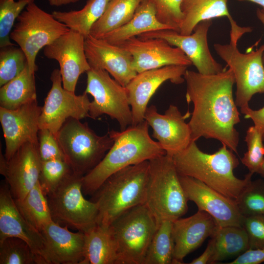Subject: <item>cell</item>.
<instances>
[{"label":"cell","mask_w":264,"mask_h":264,"mask_svg":"<svg viewBox=\"0 0 264 264\" xmlns=\"http://www.w3.org/2000/svg\"><path fill=\"white\" fill-rule=\"evenodd\" d=\"M149 161L131 165L110 176L91 195L98 209L97 224L110 226L123 213L144 204Z\"/></svg>","instance_id":"obj_4"},{"label":"cell","mask_w":264,"mask_h":264,"mask_svg":"<svg viewBox=\"0 0 264 264\" xmlns=\"http://www.w3.org/2000/svg\"><path fill=\"white\" fill-rule=\"evenodd\" d=\"M245 142L247 151L241 159L242 163L249 172L257 173L264 160V144L262 133L254 125L249 127L246 132Z\"/></svg>","instance_id":"obj_39"},{"label":"cell","mask_w":264,"mask_h":264,"mask_svg":"<svg viewBox=\"0 0 264 264\" xmlns=\"http://www.w3.org/2000/svg\"><path fill=\"white\" fill-rule=\"evenodd\" d=\"M15 202L26 221L40 232L44 226L53 220L47 197L41 189L39 182L22 199Z\"/></svg>","instance_id":"obj_32"},{"label":"cell","mask_w":264,"mask_h":264,"mask_svg":"<svg viewBox=\"0 0 264 264\" xmlns=\"http://www.w3.org/2000/svg\"><path fill=\"white\" fill-rule=\"evenodd\" d=\"M110 0H88L83 8L67 12L54 11L53 16L69 29L87 38L93 24L105 13Z\"/></svg>","instance_id":"obj_30"},{"label":"cell","mask_w":264,"mask_h":264,"mask_svg":"<svg viewBox=\"0 0 264 264\" xmlns=\"http://www.w3.org/2000/svg\"><path fill=\"white\" fill-rule=\"evenodd\" d=\"M184 78L186 101L194 106L188 122L192 140L214 139L237 153L239 133L235 126L240 114L233 95L232 70L225 67L220 72L206 75L187 69Z\"/></svg>","instance_id":"obj_1"},{"label":"cell","mask_w":264,"mask_h":264,"mask_svg":"<svg viewBox=\"0 0 264 264\" xmlns=\"http://www.w3.org/2000/svg\"><path fill=\"white\" fill-rule=\"evenodd\" d=\"M82 264H116V249L110 227L97 224L85 233Z\"/></svg>","instance_id":"obj_28"},{"label":"cell","mask_w":264,"mask_h":264,"mask_svg":"<svg viewBox=\"0 0 264 264\" xmlns=\"http://www.w3.org/2000/svg\"><path fill=\"white\" fill-rule=\"evenodd\" d=\"M115 45L131 54L133 67L137 73L167 66H188L192 65L181 50L162 39H142L136 36Z\"/></svg>","instance_id":"obj_18"},{"label":"cell","mask_w":264,"mask_h":264,"mask_svg":"<svg viewBox=\"0 0 264 264\" xmlns=\"http://www.w3.org/2000/svg\"><path fill=\"white\" fill-rule=\"evenodd\" d=\"M257 174H259L263 178H264V160Z\"/></svg>","instance_id":"obj_49"},{"label":"cell","mask_w":264,"mask_h":264,"mask_svg":"<svg viewBox=\"0 0 264 264\" xmlns=\"http://www.w3.org/2000/svg\"><path fill=\"white\" fill-rule=\"evenodd\" d=\"M172 157L179 175L199 180L235 200L253 175L248 172L243 179L235 176L234 171L239 164V160L234 152L223 144L218 151L210 154L201 151L196 141H192Z\"/></svg>","instance_id":"obj_2"},{"label":"cell","mask_w":264,"mask_h":264,"mask_svg":"<svg viewBox=\"0 0 264 264\" xmlns=\"http://www.w3.org/2000/svg\"><path fill=\"white\" fill-rule=\"evenodd\" d=\"M256 14L258 18L262 22L264 26V9L258 8L257 10ZM263 61L264 64V53L263 56Z\"/></svg>","instance_id":"obj_47"},{"label":"cell","mask_w":264,"mask_h":264,"mask_svg":"<svg viewBox=\"0 0 264 264\" xmlns=\"http://www.w3.org/2000/svg\"><path fill=\"white\" fill-rule=\"evenodd\" d=\"M242 226L247 234L250 249L264 247V215L243 217Z\"/></svg>","instance_id":"obj_42"},{"label":"cell","mask_w":264,"mask_h":264,"mask_svg":"<svg viewBox=\"0 0 264 264\" xmlns=\"http://www.w3.org/2000/svg\"><path fill=\"white\" fill-rule=\"evenodd\" d=\"M211 238L214 247L209 264L237 257L250 249L247 234L242 226H218Z\"/></svg>","instance_id":"obj_27"},{"label":"cell","mask_w":264,"mask_h":264,"mask_svg":"<svg viewBox=\"0 0 264 264\" xmlns=\"http://www.w3.org/2000/svg\"><path fill=\"white\" fill-rule=\"evenodd\" d=\"M49 5L52 6L59 7L70 3H74L80 0H46Z\"/></svg>","instance_id":"obj_46"},{"label":"cell","mask_w":264,"mask_h":264,"mask_svg":"<svg viewBox=\"0 0 264 264\" xmlns=\"http://www.w3.org/2000/svg\"><path fill=\"white\" fill-rule=\"evenodd\" d=\"M144 0H110L101 17L92 26L90 35L99 38L129 22Z\"/></svg>","instance_id":"obj_31"},{"label":"cell","mask_w":264,"mask_h":264,"mask_svg":"<svg viewBox=\"0 0 264 264\" xmlns=\"http://www.w3.org/2000/svg\"><path fill=\"white\" fill-rule=\"evenodd\" d=\"M230 25L229 43L215 44L214 47L226 63V67L233 71L236 85L235 103L241 109L248 107L255 94L264 93V44L255 50L241 53L237 48L238 41L252 29L250 27H241L236 22Z\"/></svg>","instance_id":"obj_6"},{"label":"cell","mask_w":264,"mask_h":264,"mask_svg":"<svg viewBox=\"0 0 264 264\" xmlns=\"http://www.w3.org/2000/svg\"><path fill=\"white\" fill-rule=\"evenodd\" d=\"M72 170L65 159H53L42 161L39 184L44 194L52 193Z\"/></svg>","instance_id":"obj_37"},{"label":"cell","mask_w":264,"mask_h":264,"mask_svg":"<svg viewBox=\"0 0 264 264\" xmlns=\"http://www.w3.org/2000/svg\"><path fill=\"white\" fill-rule=\"evenodd\" d=\"M35 0H0V47L15 45L10 34L14 22L26 6Z\"/></svg>","instance_id":"obj_38"},{"label":"cell","mask_w":264,"mask_h":264,"mask_svg":"<svg viewBox=\"0 0 264 264\" xmlns=\"http://www.w3.org/2000/svg\"><path fill=\"white\" fill-rule=\"evenodd\" d=\"M163 29L174 30L158 20L152 1L144 0L129 22L98 38L116 44L146 32Z\"/></svg>","instance_id":"obj_25"},{"label":"cell","mask_w":264,"mask_h":264,"mask_svg":"<svg viewBox=\"0 0 264 264\" xmlns=\"http://www.w3.org/2000/svg\"><path fill=\"white\" fill-rule=\"evenodd\" d=\"M241 112L244 118L250 119L262 134L264 141V106L258 110H254L249 106L241 108Z\"/></svg>","instance_id":"obj_44"},{"label":"cell","mask_w":264,"mask_h":264,"mask_svg":"<svg viewBox=\"0 0 264 264\" xmlns=\"http://www.w3.org/2000/svg\"><path fill=\"white\" fill-rule=\"evenodd\" d=\"M179 176L188 200L194 202L198 210L211 215L219 226H242L243 217L235 200L195 178Z\"/></svg>","instance_id":"obj_20"},{"label":"cell","mask_w":264,"mask_h":264,"mask_svg":"<svg viewBox=\"0 0 264 264\" xmlns=\"http://www.w3.org/2000/svg\"><path fill=\"white\" fill-rule=\"evenodd\" d=\"M28 64L26 57L16 45L0 47V87L17 77Z\"/></svg>","instance_id":"obj_36"},{"label":"cell","mask_w":264,"mask_h":264,"mask_svg":"<svg viewBox=\"0 0 264 264\" xmlns=\"http://www.w3.org/2000/svg\"><path fill=\"white\" fill-rule=\"evenodd\" d=\"M243 217L264 215V180H251L235 200Z\"/></svg>","instance_id":"obj_35"},{"label":"cell","mask_w":264,"mask_h":264,"mask_svg":"<svg viewBox=\"0 0 264 264\" xmlns=\"http://www.w3.org/2000/svg\"><path fill=\"white\" fill-rule=\"evenodd\" d=\"M85 51L90 67L107 71L124 87L137 74L133 67L132 56L117 45L89 35L85 38Z\"/></svg>","instance_id":"obj_21"},{"label":"cell","mask_w":264,"mask_h":264,"mask_svg":"<svg viewBox=\"0 0 264 264\" xmlns=\"http://www.w3.org/2000/svg\"><path fill=\"white\" fill-rule=\"evenodd\" d=\"M0 173L15 200L22 199L39 180L42 161L38 145L26 143L7 160L0 152Z\"/></svg>","instance_id":"obj_16"},{"label":"cell","mask_w":264,"mask_h":264,"mask_svg":"<svg viewBox=\"0 0 264 264\" xmlns=\"http://www.w3.org/2000/svg\"><path fill=\"white\" fill-rule=\"evenodd\" d=\"M173 222L172 220H165L157 225L143 264H173L174 253Z\"/></svg>","instance_id":"obj_33"},{"label":"cell","mask_w":264,"mask_h":264,"mask_svg":"<svg viewBox=\"0 0 264 264\" xmlns=\"http://www.w3.org/2000/svg\"><path fill=\"white\" fill-rule=\"evenodd\" d=\"M50 80L52 86L42 107L39 128L48 129L56 135L67 119L89 117L90 101L85 92L77 95L63 88L59 69L53 70Z\"/></svg>","instance_id":"obj_12"},{"label":"cell","mask_w":264,"mask_h":264,"mask_svg":"<svg viewBox=\"0 0 264 264\" xmlns=\"http://www.w3.org/2000/svg\"><path fill=\"white\" fill-rule=\"evenodd\" d=\"M264 262V247L249 249L227 264H260Z\"/></svg>","instance_id":"obj_43"},{"label":"cell","mask_w":264,"mask_h":264,"mask_svg":"<svg viewBox=\"0 0 264 264\" xmlns=\"http://www.w3.org/2000/svg\"><path fill=\"white\" fill-rule=\"evenodd\" d=\"M35 73L28 64L15 78L0 88V107L15 110L37 99Z\"/></svg>","instance_id":"obj_29"},{"label":"cell","mask_w":264,"mask_h":264,"mask_svg":"<svg viewBox=\"0 0 264 264\" xmlns=\"http://www.w3.org/2000/svg\"><path fill=\"white\" fill-rule=\"evenodd\" d=\"M155 219L145 204L126 211L110 225L116 249V264H143L156 231Z\"/></svg>","instance_id":"obj_8"},{"label":"cell","mask_w":264,"mask_h":264,"mask_svg":"<svg viewBox=\"0 0 264 264\" xmlns=\"http://www.w3.org/2000/svg\"><path fill=\"white\" fill-rule=\"evenodd\" d=\"M42 107L37 100L15 110L0 107V122L5 140L4 156L8 160L23 145H38Z\"/></svg>","instance_id":"obj_17"},{"label":"cell","mask_w":264,"mask_h":264,"mask_svg":"<svg viewBox=\"0 0 264 264\" xmlns=\"http://www.w3.org/2000/svg\"><path fill=\"white\" fill-rule=\"evenodd\" d=\"M149 161V176L145 204L158 225L185 214L188 199L172 156L166 154Z\"/></svg>","instance_id":"obj_5"},{"label":"cell","mask_w":264,"mask_h":264,"mask_svg":"<svg viewBox=\"0 0 264 264\" xmlns=\"http://www.w3.org/2000/svg\"><path fill=\"white\" fill-rule=\"evenodd\" d=\"M85 41L83 35L70 29L44 48V55L59 64L63 88L74 92L80 75L90 68Z\"/></svg>","instance_id":"obj_14"},{"label":"cell","mask_w":264,"mask_h":264,"mask_svg":"<svg viewBox=\"0 0 264 264\" xmlns=\"http://www.w3.org/2000/svg\"><path fill=\"white\" fill-rule=\"evenodd\" d=\"M214 242L213 239L209 241L207 246L204 252L199 257L194 259L191 264H209L214 253Z\"/></svg>","instance_id":"obj_45"},{"label":"cell","mask_w":264,"mask_h":264,"mask_svg":"<svg viewBox=\"0 0 264 264\" xmlns=\"http://www.w3.org/2000/svg\"><path fill=\"white\" fill-rule=\"evenodd\" d=\"M8 237L25 241L46 264L44 258L43 236L22 216L5 180L0 187V242Z\"/></svg>","instance_id":"obj_23"},{"label":"cell","mask_w":264,"mask_h":264,"mask_svg":"<svg viewBox=\"0 0 264 264\" xmlns=\"http://www.w3.org/2000/svg\"><path fill=\"white\" fill-rule=\"evenodd\" d=\"M0 264H45L24 240L8 237L0 242Z\"/></svg>","instance_id":"obj_34"},{"label":"cell","mask_w":264,"mask_h":264,"mask_svg":"<svg viewBox=\"0 0 264 264\" xmlns=\"http://www.w3.org/2000/svg\"><path fill=\"white\" fill-rule=\"evenodd\" d=\"M227 2V0H183L181 5L183 20L178 32L190 35L199 22L214 18L226 16L229 21L233 20Z\"/></svg>","instance_id":"obj_26"},{"label":"cell","mask_w":264,"mask_h":264,"mask_svg":"<svg viewBox=\"0 0 264 264\" xmlns=\"http://www.w3.org/2000/svg\"><path fill=\"white\" fill-rule=\"evenodd\" d=\"M10 38L24 52L29 71L38 70L36 58L39 51L70 29L53 15L40 8L35 1L28 4L19 16Z\"/></svg>","instance_id":"obj_9"},{"label":"cell","mask_w":264,"mask_h":264,"mask_svg":"<svg viewBox=\"0 0 264 264\" xmlns=\"http://www.w3.org/2000/svg\"><path fill=\"white\" fill-rule=\"evenodd\" d=\"M189 115V112L182 115L174 105H170L163 114L158 112L156 106L151 105L147 108L144 119L153 129V137L167 154L173 156L192 141L190 126L185 122Z\"/></svg>","instance_id":"obj_19"},{"label":"cell","mask_w":264,"mask_h":264,"mask_svg":"<svg viewBox=\"0 0 264 264\" xmlns=\"http://www.w3.org/2000/svg\"><path fill=\"white\" fill-rule=\"evenodd\" d=\"M38 152L42 161L65 159V155L56 137L50 131L40 129L38 132Z\"/></svg>","instance_id":"obj_41"},{"label":"cell","mask_w":264,"mask_h":264,"mask_svg":"<svg viewBox=\"0 0 264 264\" xmlns=\"http://www.w3.org/2000/svg\"><path fill=\"white\" fill-rule=\"evenodd\" d=\"M80 120L67 119L55 136L72 172L84 176L101 161L113 140L109 132L99 135Z\"/></svg>","instance_id":"obj_7"},{"label":"cell","mask_w":264,"mask_h":264,"mask_svg":"<svg viewBox=\"0 0 264 264\" xmlns=\"http://www.w3.org/2000/svg\"><path fill=\"white\" fill-rule=\"evenodd\" d=\"M54 220L41 231L44 258L46 264H82L84 258L85 233L69 231Z\"/></svg>","instance_id":"obj_22"},{"label":"cell","mask_w":264,"mask_h":264,"mask_svg":"<svg viewBox=\"0 0 264 264\" xmlns=\"http://www.w3.org/2000/svg\"><path fill=\"white\" fill-rule=\"evenodd\" d=\"M218 226L211 215L198 210L191 216L174 220L173 264H182L184 258L200 246L208 237H211Z\"/></svg>","instance_id":"obj_24"},{"label":"cell","mask_w":264,"mask_h":264,"mask_svg":"<svg viewBox=\"0 0 264 264\" xmlns=\"http://www.w3.org/2000/svg\"><path fill=\"white\" fill-rule=\"evenodd\" d=\"M240 1L247 0L249 1L259 4L262 7V8L264 9V0H238Z\"/></svg>","instance_id":"obj_48"},{"label":"cell","mask_w":264,"mask_h":264,"mask_svg":"<svg viewBox=\"0 0 264 264\" xmlns=\"http://www.w3.org/2000/svg\"><path fill=\"white\" fill-rule=\"evenodd\" d=\"M212 24L211 20L199 22L193 33L183 35L171 29H163L143 33L137 37L142 39L160 38L165 40L172 46L181 50L202 74H213L222 71L221 65L212 55L208 47L207 33Z\"/></svg>","instance_id":"obj_13"},{"label":"cell","mask_w":264,"mask_h":264,"mask_svg":"<svg viewBox=\"0 0 264 264\" xmlns=\"http://www.w3.org/2000/svg\"><path fill=\"white\" fill-rule=\"evenodd\" d=\"M86 73L84 92L93 98L89 105V118L96 119L107 114L117 121L120 131L131 126L132 113L126 87L111 78L105 70L90 67Z\"/></svg>","instance_id":"obj_11"},{"label":"cell","mask_w":264,"mask_h":264,"mask_svg":"<svg viewBox=\"0 0 264 264\" xmlns=\"http://www.w3.org/2000/svg\"><path fill=\"white\" fill-rule=\"evenodd\" d=\"M186 66L171 65L144 71L137 75L125 87L131 106L132 126L145 121L148 103L159 87L165 82L179 85L185 81Z\"/></svg>","instance_id":"obj_15"},{"label":"cell","mask_w":264,"mask_h":264,"mask_svg":"<svg viewBox=\"0 0 264 264\" xmlns=\"http://www.w3.org/2000/svg\"><path fill=\"white\" fill-rule=\"evenodd\" d=\"M145 120L124 131L109 132L113 143L101 161L82 178L84 194L92 195L111 175L128 166L166 154L149 133Z\"/></svg>","instance_id":"obj_3"},{"label":"cell","mask_w":264,"mask_h":264,"mask_svg":"<svg viewBox=\"0 0 264 264\" xmlns=\"http://www.w3.org/2000/svg\"><path fill=\"white\" fill-rule=\"evenodd\" d=\"M154 6L156 16L162 23L179 32L183 20L181 5L183 0H151Z\"/></svg>","instance_id":"obj_40"},{"label":"cell","mask_w":264,"mask_h":264,"mask_svg":"<svg viewBox=\"0 0 264 264\" xmlns=\"http://www.w3.org/2000/svg\"><path fill=\"white\" fill-rule=\"evenodd\" d=\"M83 176L73 172L47 197L53 220L86 233L97 225L96 204L84 198Z\"/></svg>","instance_id":"obj_10"}]
</instances>
